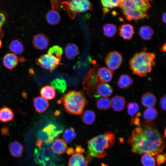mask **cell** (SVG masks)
I'll list each match as a JSON object with an SVG mask.
<instances>
[{
  "label": "cell",
  "instance_id": "5bb4252c",
  "mask_svg": "<svg viewBox=\"0 0 166 166\" xmlns=\"http://www.w3.org/2000/svg\"><path fill=\"white\" fill-rule=\"evenodd\" d=\"M32 43L35 48L42 50L47 48L49 41L46 36L42 34H39L34 37Z\"/></svg>",
  "mask_w": 166,
  "mask_h": 166
},
{
  "label": "cell",
  "instance_id": "83f0119b",
  "mask_svg": "<svg viewBox=\"0 0 166 166\" xmlns=\"http://www.w3.org/2000/svg\"><path fill=\"white\" fill-rule=\"evenodd\" d=\"M101 5L104 7V13H107L110 9L119 6L122 0H101Z\"/></svg>",
  "mask_w": 166,
  "mask_h": 166
},
{
  "label": "cell",
  "instance_id": "8fae6325",
  "mask_svg": "<svg viewBox=\"0 0 166 166\" xmlns=\"http://www.w3.org/2000/svg\"><path fill=\"white\" fill-rule=\"evenodd\" d=\"M122 61L121 54L116 51L110 52L105 59V62L108 68L113 71L120 67Z\"/></svg>",
  "mask_w": 166,
  "mask_h": 166
},
{
  "label": "cell",
  "instance_id": "3957f363",
  "mask_svg": "<svg viewBox=\"0 0 166 166\" xmlns=\"http://www.w3.org/2000/svg\"><path fill=\"white\" fill-rule=\"evenodd\" d=\"M115 139V134L111 132H106L93 138L88 142V155L92 157L103 158L106 154V150L114 144Z\"/></svg>",
  "mask_w": 166,
  "mask_h": 166
},
{
  "label": "cell",
  "instance_id": "7c38bea8",
  "mask_svg": "<svg viewBox=\"0 0 166 166\" xmlns=\"http://www.w3.org/2000/svg\"><path fill=\"white\" fill-rule=\"evenodd\" d=\"M113 92V89L111 86L105 83H101L97 85L94 97H95L110 96Z\"/></svg>",
  "mask_w": 166,
  "mask_h": 166
},
{
  "label": "cell",
  "instance_id": "ee69618b",
  "mask_svg": "<svg viewBox=\"0 0 166 166\" xmlns=\"http://www.w3.org/2000/svg\"><path fill=\"white\" fill-rule=\"evenodd\" d=\"M166 13H164L162 15V21L164 23H166Z\"/></svg>",
  "mask_w": 166,
  "mask_h": 166
},
{
  "label": "cell",
  "instance_id": "ba28073f",
  "mask_svg": "<svg viewBox=\"0 0 166 166\" xmlns=\"http://www.w3.org/2000/svg\"><path fill=\"white\" fill-rule=\"evenodd\" d=\"M62 132V129L59 128L55 124L50 123L39 132L38 140L42 141L44 144L50 145Z\"/></svg>",
  "mask_w": 166,
  "mask_h": 166
},
{
  "label": "cell",
  "instance_id": "836d02e7",
  "mask_svg": "<svg viewBox=\"0 0 166 166\" xmlns=\"http://www.w3.org/2000/svg\"><path fill=\"white\" fill-rule=\"evenodd\" d=\"M103 31L104 35L108 38L113 36L117 31L116 26L113 24L107 23L103 26Z\"/></svg>",
  "mask_w": 166,
  "mask_h": 166
},
{
  "label": "cell",
  "instance_id": "484cf974",
  "mask_svg": "<svg viewBox=\"0 0 166 166\" xmlns=\"http://www.w3.org/2000/svg\"><path fill=\"white\" fill-rule=\"evenodd\" d=\"M133 82V80L129 75L124 74L119 77L117 81V85L120 88L126 89L131 86Z\"/></svg>",
  "mask_w": 166,
  "mask_h": 166
},
{
  "label": "cell",
  "instance_id": "44dd1931",
  "mask_svg": "<svg viewBox=\"0 0 166 166\" xmlns=\"http://www.w3.org/2000/svg\"><path fill=\"white\" fill-rule=\"evenodd\" d=\"M64 52L66 57L69 59H72L79 54V50L77 45L70 43L66 45Z\"/></svg>",
  "mask_w": 166,
  "mask_h": 166
},
{
  "label": "cell",
  "instance_id": "1f68e13d",
  "mask_svg": "<svg viewBox=\"0 0 166 166\" xmlns=\"http://www.w3.org/2000/svg\"><path fill=\"white\" fill-rule=\"evenodd\" d=\"M9 47L10 50L15 54H21L24 51L22 44L17 40L12 41L9 45Z\"/></svg>",
  "mask_w": 166,
  "mask_h": 166
},
{
  "label": "cell",
  "instance_id": "7dc6e473",
  "mask_svg": "<svg viewBox=\"0 0 166 166\" xmlns=\"http://www.w3.org/2000/svg\"><path fill=\"white\" fill-rule=\"evenodd\" d=\"M144 0L147 1H151V0Z\"/></svg>",
  "mask_w": 166,
  "mask_h": 166
},
{
  "label": "cell",
  "instance_id": "9a60e30c",
  "mask_svg": "<svg viewBox=\"0 0 166 166\" xmlns=\"http://www.w3.org/2000/svg\"><path fill=\"white\" fill-rule=\"evenodd\" d=\"M18 62L17 55L12 53H8L4 56L3 59L4 65L6 68L12 69L15 68Z\"/></svg>",
  "mask_w": 166,
  "mask_h": 166
},
{
  "label": "cell",
  "instance_id": "e0dca14e",
  "mask_svg": "<svg viewBox=\"0 0 166 166\" xmlns=\"http://www.w3.org/2000/svg\"><path fill=\"white\" fill-rule=\"evenodd\" d=\"M119 30L120 36L125 40L131 39L134 34L133 27L129 24L122 25L119 28Z\"/></svg>",
  "mask_w": 166,
  "mask_h": 166
},
{
  "label": "cell",
  "instance_id": "ffe728a7",
  "mask_svg": "<svg viewBox=\"0 0 166 166\" xmlns=\"http://www.w3.org/2000/svg\"><path fill=\"white\" fill-rule=\"evenodd\" d=\"M33 102L36 111L40 113L45 111L49 106V104L47 100L42 97L35 98Z\"/></svg>",
  "mask_w": 166,
  "mask_h": 166
},
{
  "label": "cell",
  "instance_id": "52a82bcc",
  "mask_svg": "<svg viewBox=\"0 0 166 166\" xmlns=\"http://www.w3.org/2000/svg\"><path fill=\"white\" fill-rule=\"evenodd\" d=\"M61 3L63 9L72 19L77 13H83L93 9V4L90 0H68Z\"/></svg>",
  "mask_w": 166,
  "mask_h": 166
},
{
  "label": "cell",
  "instance_id": "4dcf8cb0",
  "mask_svg": "<svg viewBox=\"0 0 166 166\" xmlns=\"http://www.w3.org/2000/svg\"><path fill=\"white\" fill-rule=\"evenodd\" d=\"M158 114V112L155 107H148L144 111L143 117L146 121H151L157 117Z\"/></svg>",
  "mask_w": 166,
  "mask_h": 166
},
{
  "label": "cell",
  "instance_id": "bcb514c9",
  "mask_svg": "<svg viewBox=\"0 0 166 166\" xmlns=\"http://www.w3.org/2000/svg\"><path fill=\"white\" fill-rule=\"evenodd\" d=\"M2 45V41H1V39L0 38V48L1 47Z\"/></svg>",
  "mask_w": 166,
  "mask_h": 166
},
{
  "label": "cell",
  "instance_id": "d6986e66",
  "mask_svg": "<svg viewBox=\"0 0 166 166\" xmlns=\"http://www.w3.org/2000/svg\"><path fill=\"white\" fill-rule=\"evenodd\" d=\"M110 101L111 107L114 111H120L124 109L125 101L123 97L119 95L115 96L113 97Z\"/></svg>",
  "mask_w": 166,
  "mask_h": 166
},
{
  "label": "cell",
  "instance_id": "8d00e7d4",
  "mask_svg": "<svg viewBox=\"0 0 166 166\" xmlns=\"http://www.w3.org/2000/svg\"><path fill=\"white\" fill-rule=\"evenodd\" d=\"M48 53L51 54L61 59L63 50L61 47L58 45H54L49 49Z\"/></svg>",
  "mask_w": 166,
  "mask_h": 166
},
{
  "label": "cell",
  "instance_id": "5b68a950",
  "mask_svg": "<svg viewBox=\"0 0 166 166\" xmlns=\"http://www.w3.org/2000/svg\"><path fill=\"white\" fill-rule=\"evenodd\" d=\"M63 103L64 108L69 114H82L87 101L83 92L81 91H69L65 94L58 101Z\"/></svg>",
  "mask_w": 166,
  "mask_h": 166
},
{
  "label": "cell",
  "instance_id": "b9f144b4",
  "mask_svg": "<svg viewBox=\"0 0 166 166\" xmlns=\"http://www.w3.org/2000/svg\"><path fill=\"white\" fill-rule=\"evenodd\" d=\"M66 151V154L68 155L73 154L74 152V150L72 147L67 148Z\"/></svg>",
  "mask_w": 166,
  "mask_h": 166
},
{
  "label": "cell",
  "instance_id": "7402d4cb",
  "mask_svg": "<svg viewBox=\"0 0 166 166\" xmlns=\"http://www.w3.org/2000/svg\"><path fill=\"white\" fill-rule=\"evenodd\" d=\"M156 99L152 93L148 92L143 95L141 99L142 104L144 107L148 108L153 107L155 105Z\"/></svg>",
  "mask_w": 166,
  "mask_h": 166
},
{
  "label": "cell",
  "instance_id": "f35d334b",
  "mask_svg": "<svg viewBox=\"0 0 166 166\" xmlns=\"http://www.w3.org/2000/svg\"><path fill=\"white\" fill-rule=\"evenodd\" d=\"M165 161V156L163 154H158L156 157V162L158 165L163 164Z\"/></svg>",
  "mask_w": 166,
  "mask_h": 166
},
{
  "label": "cell",
  "instance_id": "30bf717a",
  "mask_svg": "<svg viewBox=\"0 0 166 166\" xmlns=\"http://www.w3.org/2000/svg\"><path fill=\"white\" fill-rule=\"evenodd\" d=\"M113 71L105 67L99 69L95 77L94 81L91 89L90 96H94L96 88L101 83H107L112 80Z\"/></svg>",
  "mask_w": 166,
  "mask_h": 166
},
{
  "label": "cell",
  "instance_id": "cb8c5ba5",
  "mask_svg": "<svg viewBox=\"0 0 166 166\" xmlns=\"http://www.w3.org/2000/svg\"><path fill=\"white\" fill-rule=\"evenodd\" d=\"M14 118V114L11 109L3 107L0 109V121L4 123L11 121Z\"/></svg>",
  "mask_w": 166,
  "mask_h": 166
},
{
  "label": "cell",
  "instance_id": "2e32d148",
  "mask_svg": "<svg viewBox=\"0 0 166 166\" xmlns=\"http://www.w3.org/2000/svg\"><path fill=\"white\" fill-rule=\"evenodd\" d=\"M67 148V143L64 140L62 139H58L53 142L51 148L54 153L60 155L66 152Z\"/></svg>",
  "mask_w": 166,
  "mask_h": 166
},
{
  "label": "cell",
  "instance_id": "6da1fadb",
  "mask_svg": "<svg viewBox=\"0 0 166 166\" xmlns=\"http://www.w3.org/2000/svg\"><path fill=\"white\" fill-rule=\"evenodd\" d=\"M128 142L134 153L152 156L162 152L165 145L164 140L155 124L147 121L133 130Z\"/></svg>",
  "mask_w": 166,
  "mask_h": 166
},
{
  "label": "cell",
  "instance_id": "7bdbcfd3",
  "mask_svg": "<svg viewBox=\"0 0 166 166\" xmlns=\"http://www.w3.org/2000/svg\"><path fill=\"white\" fill-rule=\"evenodd\" d=\"M76 152L83 153L84 152L85 150L82 147L79 146H77L75 149Z\"/></svg>",
  "mask_w": 166,
  "mask_h": 166
},
{
  "label": "cell",
  "instance_id": "603a6c76",
  "mask_svg": "<svg viewBox=\"0 0 166 166\" xmlns=\"http://www.w3.org/2000/svg\"><path fill=\"white\" fill-rule=\"evenodd\" d=\"M9 149L10 154L13 156L20 157L23 154V146L17 141H14L10 143L9 144Z\"/></svg>",
  "mask_w": 166,
  "mask_h": 166
},
{
  "label": "cell",
  "instance_id": "d6a6232c",
  "mask_svg": "<svg viewBox=\"0 0 166 166\" xmlns=\"http://www.w3.org/2000/svg\"><path fill=\"white\" fill-rule=\"evenodd\" d=\"M97 108L100 110H106L111 107V101L107 97H102L98 99L96 102Z\"/></svg>",
  "mask_w": 166,
  "mask_h": 166
},
{
  "label": "cell",
  "instance_id": "e575fe53",
  "mask_svg": "<svg viewBox=\"0 0 166 166\" xmlns=\"http://www.w3.org/2000/svg\"><path fill=\"white\" fill-rule=\"evenodd\" d=\"M76 136V134L74 129L72 127L65 129L62 135L63 140L68 143L71 142Z\"/></svg>",
  "mask_w": 166,
  "mask_h": 166
},
{
  "label": "cell",
  "instance_id": "ac0fdd59",
  "mask_svg": "<svg viewBox=\"0 0 166 166\" xmlns=\"http://www.w3.org/2000/svg\"><path fill=\"white\" fill-rule=\"evenodd\" d=\"M59 10L54 9H51L46 14V20L47 22L52 25H54L59 23L61 17Z\"/></svg>",
  "mask_w": 166,
  "mask_h": 166
},
{
  "label": "cell",
  "instance_id": "9c48e42d",
  "mask_svg": "<svg viewBox=\"0 0 166 166\" xmlns=\"http://www.w3.org/2000/svg\"><path fill=\"white\" fill-rule=\"evenodd\" d=\"M61 60L55 56L47 53L38 57L36 62L41 67L52 72L58 66Z\"/></svg>",
  "mask_w": 166,
  "mask_h": 166
},
{
  "label": "cell",
  "instance_id": "8992f818",
  "mask_svg": "<svg viewBox=\"0 0 166 166\" xmlns=\"http://www.w3.org/2000/svg\"><path fill=\"white\" fill-rule=\"evenodd\" d=\"M50 145L43 144L35 149V161L42 166H63L61 159L54 153Z\"/></svg>",
  "mask_w": 166,
  "mask_h": 166
},
{
  "label": "cell",
  "instance_id": "277c9868",
  "mask_svg": "<svg viewBox=\"0 0 166 166\" xmlns=\"http://www.w3.org/2000/svg\"><path fill=\"white\" fill-rule=\"evenodd\" d=\"M119 7L126 19L131 21L147 18V12L151 5L144 0H122Z\"/></svg>",
  "mask_w": 166,
  "mask_h": 166
},
{
  "label": "cell",
  "instance_id": "d590c367",
  "mask_svg": "<svg viewBox=\"0 0 166 166\" xmlns=\"http://www.w3.org/2000/svg\"><path fill=\"white\" fill-rule=\"evenodd\" d=\"M141 161L144 166H155L156 165V161L153 156L148 154H143Z\"/></svg>",
  "mask_w": 166,
  "mask_h": 166
},
{
  "label": "cell",
  "instance_id": "f546056e",
  "mask_svg": "<svg viewBox=\"0 0 166 166\" xmlns=\"http://www.w3.org/2000/svg\"><path fill=\"white\" fill-rule=\"evenodd\" d=\"M81 119L82 121L87 124H91L94 122L96 116L94 113L90 110H86L82 113Z\"/></svg>",
  "mask_w": 166,
  "mask_h": 166
},
{
  "label": "cell",
  "instance_id": "f6af8a7d",
  "mask_svg": "<svg viewBox=\"0 0 166 166\" xmlns=\"http://www.w3.org/2000/svg\"><path fill=\"white\" fill-rule=\"evenodd\" d=\"M166 49V43H165L164 44V45H163V46L162 47V50L164 52H165Z\"/></svg>",
  "mask_w": 166,
  "mask_h": 166
},
{
  "label": "cell",
  "instance_id": "60d3db41",
  "mask_svg": "<svg viewBox=\"0 0 166 166\" xmlns=\"http://www.w3.org/2000/svg\"><path fill=\"white\" fill-rule=\"evenodd\" d=\"M166 95L163 96L160 100V105L161 109L164 110H166Z\"/></svg>",
  "mask_w": 166,
  "mask_h": 166
},
{
  "label": "cell",
  "instance_id": "4fadbf2b",
  "mask_svg": "<svg viewBox=\"0 0 166 166\" xmlns=\"http://www.w3.org/2000/svg\"><path fill=\"white\" fill-rule=\"evenodd\" d=\"M82 153L73 154L69 160L68 166H88V159L85 157Z\"/></svg>",
  "mask_w": 166,
  "mask_h": 166
},
{
  "label": "cell",
  "instance_id": "d4e9b609",
  "mask_svg": "<svg viewBox=\"0 0 166 166\" xmlns=\"http://www.w3.org/2000/svg\"><path fill=\"white\" fill-rule=\"evenodd\" d=\"M140 38L144 40H149L152 38L154 32L152 28L148 26H141L138 31Z\"/></svg>",
  "mask_w": 166,
  "mask_h": 166
},
{
  "label": "cell",
  "instance_id": "f1b7e54d",
  "mask_svg": "<svg viewBox=\"0 0 166 166\" xmlns=\"http://www.w3.org/2000/svg\"><path fill=\"white\" fill-rule=\"evenodd\" d=\"M50 85L54 89L58 90L61 93H64L66 90V83L63 79L55 78L51 82Z\"/></svg>",
  "mask_w": 166,
  "mask_h": 166
},
{
  "label": "cell",
  "instance_id": "74e56055",
  "mask_svg": "<svg viewBox=\"0 0 166 166\" xmlns=\"http://www.w3.org/2000/svg\"><path fill=\"white\" fill-rule=\"evenodd\" d=\"M128 113L129 115L133 116L137 113L139 110V107L135 102H129L127 106Z\"/></svg>",
  "mask_w": 166,
  "mask_h": 166
},
{
  "label": "cell",
  "instance_id": "ab89813d",
  "mask_svg": "<svg viewBox=\"0 0 166 166\" xmlns=\"http://www.w3.org/2000/svg\"><path fill=\"white\" fill-rule=\"evenodd\" d=\"M6 19V17L3 12L0 11V32L1 31V28L5 23Z\"/></svg>",
  "mask_w": 166,
  "mask_h": 166
},
{
  "label": "cell",
  "instance_id": "7a4b0ae2",
  "mask_svg": "<svg viewBox=\"0 0 166 166\" xmlns=\"http://www.w3.org/2000/svg\"><path fill=\"white\" fill-rule=\"evenodd\" d=\"M155 53L144 51L136 53L129 61V66L132 73L144 77L150 73L155 65Z\"/></svg>",
  "mask_w": 166,
  "mask_h": 166
},
{
  "label": "cell",
  "instance_id": "4316f807",
  "mask_svg": "<svg viewBox=\"0 0 166 166\" xmlns=\"http://www.w3.org/2000/svg\"><path fill=\"white\" fill-rule=\"evenodd\" d=\"M41 97L46 100H50L54 98L56 93L55 89L52 86L46 85L43 87L40 91Z\"/></svg>",
  "mask_w": 166,
  "mask_h": 166
}]
</instances>
